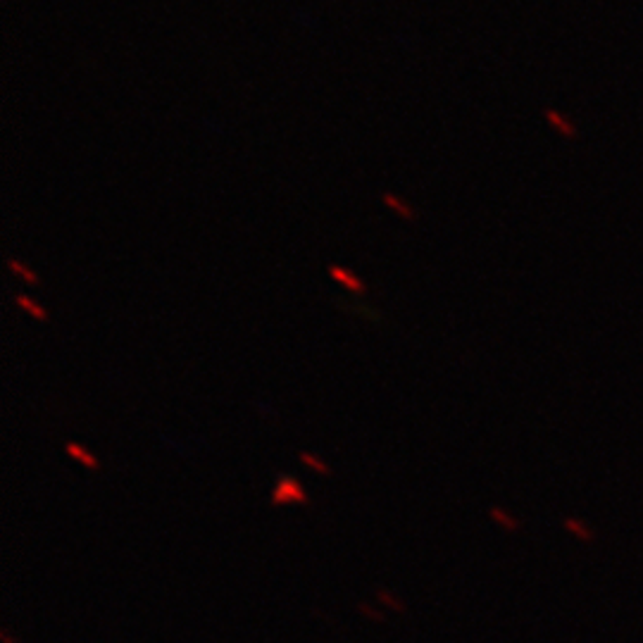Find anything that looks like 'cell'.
Here are the masks:
<instances>
[{
  "instance_id": "obj_1",
  "label": "cell",
  "mask_w": 643,
  "mask_h": 643,
  "mask_svg": "<svg viewBox=\"0 0 643 643\" xmlns=\"http://www.w3.org/2000/svg\"><path fill=\"white\" fill-rule=\"evenodd\" d=\"M272 505H307L310 503V498H307V491L303 489V484L298 482L296 477H286L281 474L277 479V486L272 491Z\"/></svg>"
},
{
  "instance_id": "obj_2",
  "label": "cell",
  "mask_w": 643,
  "mask_h": 643,
  "mask_svg": "<svg viewBox=\"0 0 643 643\" xmlns=\"http://www.w3.org/2000/svg\"><path fill=\"white\" fill-rule=\"evenodd\" d=\"M329 277L336 281V284H341L346 288V291H351V293H358V296H365L367 293V284L363 279L358 277L355 272H351L348 267H341V265H329Z\"/></svg>"
},
{
  "instance_id": "obj_3",
  "label": "cell",
  "mask_w": 643,
  "mask_h": 643,
  "mask_svg": "<svg viewBox=\"0 0 643 643\" xmlns=\"http://www.w3.org/2000/svg\"><path fill=\"white\" fill-rule=\"evenodd\" d=\"M562 529L579 543H596V539H598L596 529L586 520H581V517H565L562 520Z\"/></svg>"
},
{
  "instance_id": "obj_4",
  "label": "cell",
  "mask_w": 643,
  "mask_h": 643,
  "mask_svg": "<svg viewBox=\"0 0 643 643\" xmlns=\"http://www.w3.org/2000/svg\"><path fill=\"white\" fill-rule=\"evenodd\" d=\"M543 117H546L548 127L553 129V131H557V134H560L562 139H576V136H579V131H576L574 122L569 120V117L562 115L560 110L546 108V113H543Z\"/></svg>"
},
{
  "instance_id": "obj_5",
  "label": "cell",
  "mask_w": 643,
  "mask_h": 643,
  "mask_svg": "<svg viewBox=\"0 0 643 643\" xmlns=\"http://www.w3.org/2000/svg\"><path fill=\"white\" fill-rule=\"evenodd\" d=\"M382 200H384V205L386 207H391L393 212L398 215V217H403L405 222H415L417 220V215H415V210H412V205H408L400 195H396V193H382Z\"/></svg>"
},
{
  "instance_id": "obj_6",
  "label": "cell",
  "mask_w": 643,
  "mask_h": 643,
  "mask_svg": "<svg viewBox=\"0 0 643 643\" xmlns=\"http://www.w3.org/2000/svg\"><path fill=\"white\" fill-rule=\"evenodd\" d=\"M64 450H67V455L72 457V460H76L79 465H84L86 470H101V462H98V457L96 455H91V453L86 450V448H81L79 443H67L64 445Z\"/></svg>"
},
{
  "instance_id": "obj_7",
  "label": "cell",
  "mask_w": 643,
  "mask_h": 643,
  "mask_svg": "<svg viewBox=\"0 0 643 643\" xmlns=\"http://www.w3.org/2000/svg\"><path fill=\"white\" fill-rule=\"evenodd\" d=\"M489 517L494 520L498 527H501L503 531H520V520H517L515 515H510L508 510H503V508H498V505H491L489 508Z\"/></svg>"
},
{
  "instance_id": "obj_8",
  "label": "cell",
  "mask_w": 643,
  "mask_h": 643,
  "mask_svg": "<svg viewBox=\"0 0 643 643\" xmlns=\"http://www.w3.org/2000/svg\"><path fill=\"white\" fill-rule=\"evenodd\" d=\"M8 267H10V272L15 274V277H19V279L24 281V284H29V286H38V284H41V277H38V274L31 270L29 265H24L22 260L10 258L8 260Z\"/></svg>"
},
{
  "instance_id": "obj_9",
  "label": "cell",
  "mask_w": 643,
  "mask_h": 643,
  "mask_svg": "<svg viewBox=\"0 0 643 643\" xmlns=\"http://www.w3.org/2000/svg\"><path fill=\"white\" fill-rule=\"evenodd\" d=\"M15 303H17L19 310H24L26 314H29V317H34L38 322H48V310H45L43 305H38L36 300H31L29 296H24V293L15 296Z\"/></svg>"
},
{
  "instance_id": "obj_10",
  "label": "cell",
  "mask_w": 643,
  "mask_h": 643,
  "mask_svg": "<svg viewBox=\"0 0 643 643\" xmlns=\"http://www.w3.org/2000/svg\"><path fill=\"white\" fill-rule=\"evenodd\" d=\"M300 462H303L305 467H310L312 472H317V474H331L329 465L322 460V457L312 455V453H300Z\"/></svg>"
},
{
  "instance_id": "obj_11",
  "label": "cell",
  "mask_w": 643,
  "mask_h": 643,
  "mask_svg": "<svg viewBox=\"0 0 643 643\" xmlns=\"http://www.w3.org/2000/svg\"><path fill=\"white\" fill-rule=\"evenodd\" d=\"M377 598L384 603V605H389L391 610H396V613H405V603L403 601H398V598H393V593L389 591V588H379L377 591Z\"/></svg>"
},
{
  "instance_id": "obj_12",
  "label": "cell",
  "mask_w": 643,
  "mask_h": 643,
  "mask_svg": "<svg viewBox=\"0 0 643 643\" xmlns=\"http://www.w3.org/2000/svg\"><path fill=\"white\" fill-rule=\"evenodd\" d=\"M358 610H360V613H365L367 618L374 620V622H382V620H384V615H382V613H377V610L370 608V605H365V603H363V605H360Z\"/></svg>"
},
{
  "instance_id": "obj_13",
  "label": "cell",
  "mask_w": 643,
  "mask_h": 643,
  "mask_svg": "<svg viewBox=\"0 0 643 643\" xmlns=\"http://www.w3.org/2000/svg\"><path fill=\"white\" fill-rule=\"evenodd\" d=\"M0 639H3V643H19L17 639H12V636H10V632H8V629H5V632H3V634H0Z\"/></svg>"
}]
</instances>
